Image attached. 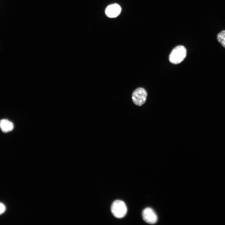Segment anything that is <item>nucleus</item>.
<instances>
[{
    "label": "nucleus",
    "instance_id": "f257e3e1",
    "mask_svg": "<svg viewBox=\"0 0 225 225\" xmlns=\"http://www.w3.org/2000/svg\"><path fill=\"white\" fill-rule=\"evenodd\" d=\"M186 54V50L184 46L182 45L177 46L171 52L169 56V60L172 64H178L184 59Z\"/></svg>",
    "mask_w": 225,
    "mask_h": 225
},
{
    "label": "nucleus",
    "instance_id": "f03ea898",
    "mask_svg": "<svg viewBox=\"0 0 225 225\" xmlns=\"http://www.w3.org/2000/svg\"><path fill=\"white\" fill-rule=\"evenodd\" d=\"M127 209L125 203L122 201L117 200L112 203L111 211L113 216L117 218L124 217L127 212Z\"/></svg>",
    "mask_w": 225,
    "mask_h": 225
},
{
    "label": "nucleus",
    "instance_id": "7ed1b4c3",
    "mask_svg": "<svg viewBox=\"0 0 225 225\" xmlns=\"http://www.w3.org/2000/svg\"><path fill=\"white\" fill-rule=\"evenodd\" d=\"M147 96V92L144 88H138L132 92V99L135 105L141 106L145 102Z\"/></svg>",
    "mask_w": 225,
    "mask_h": 225
},
{
    "label": "nucleus",
    "instance_id": "20e7f679",
    "mask_svg": "<svg viewBox=\"0 0 225 225\" xmlns=\"http://www.w3.org/2000/svg\"><path fill=\"white\" fill-rule=\"evenodd\" d=\"M142 216L145 222L150 224L156 223L158 220L156 214L153 210L150 208H146L143 210Z\"/></svg>",
    "mask_w": 225,
    "mask_h": 225
},
{
    "label": "nucleus",
    "instance_id": "39448f33",
    "mask_svg": "<svg viewBox=\"0 0 225 225\" xmlns=\"http://www.w3.org/2000/svg\"><path fill=\"white\" fill-rule=\"evenodd\" d=\"M121 10L120 6L117 4L114 3L108 6L105 9V12L108 17L114 18L120 14Z\"/></svg>",
    "mask_w": 225,
    "mask_h": 225
},
{
    "label": "nucleus",
    "instance_id": "423d86ee",
    "mask_svg": "<svg viewBox=\"0 0 225 225\" xmlns=\"http://www.w3.org/2000/svg\"><path fill=\"white\" fill-rule=\"evenodd\" d=\"M0 128L2 131L4 133L12 131L14 128L13 123L7 119H2L0 120Z\"/></svg>",
    "mask_w": 225,
    "mask_h": 225
},
{
    "label": "nucleus",
    "instance_id": "0eeeda50",
    "mask_svg": "<svg viewBox=\"0 0 225 225\" xmlns=\"http://www.w3.org/2000/svg\"><path fill=\"white\" fill-rule=\"evenodd\" d=\"M217 39L221 45L225 48V30L221 31L218 34Z\"/></svg>",
    "mask_w": 225,
    "mask_h": 225
},
{
    "label": "nucleus",
    "instance_id": "6e6552de",
    "mask_svg": "<svg viewBox=\"0 0 225 225\" xmlns=\"http://www.w3.org/2000/svg\"><path fill=\"white\" fill-rule=\"evenodd\" d=\"M6 210V207L2 203H0V215L3 213Z\"/></svg>",
    "mask_w": 225,
    "mask_h": 225
}]
</instances>
